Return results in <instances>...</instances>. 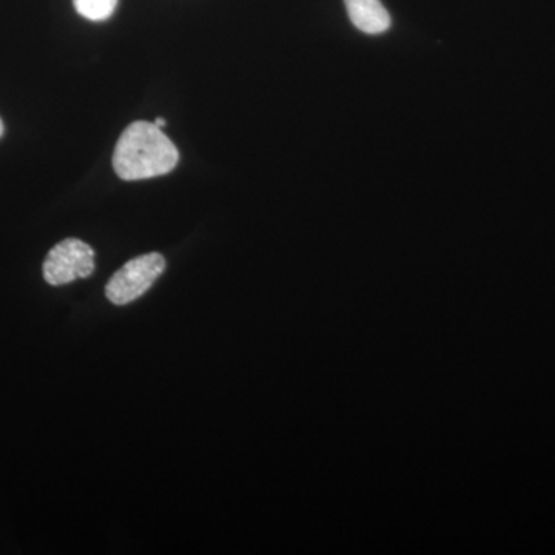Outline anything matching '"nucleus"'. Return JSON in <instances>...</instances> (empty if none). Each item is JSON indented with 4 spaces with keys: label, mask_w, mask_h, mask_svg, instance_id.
<instances>
[{
    "label": "nucleus",
    "mask_w": 555,
    "mask_h": 555,
    "mask_svg": "<svg viewBox=\"0 0 555 555\" xmlns=\"http://www.w3.org/2000/svg\"><path fill=\"white\" fill-rule=\"evenodd\" d=\"M166 270V258L160 254H145L131 259L115 273L105 287L109 302L126 306L141 298Z\"/></svg>",
    "instance_id": "2"
},
{
    "label": "nucleus",
    "mask_w": 555,
    "mask_h": 555,
    "mask_svg": "<svg viewBox=\"0 0 555 555\" xmlns=\"http://www.w3.org/2000/svg\"><path fill=\"white\" fill-rule=\"evenodd\" d=\"M350 21L358 30L366 35H382L389 30L390 14L382 0H345Z\"/></svg>",
    "instance_id": "4"
},
{
    "label": "nucleus",
    "mask_w": 555,
    "mask_h": 555,
    "mask_svg": "<svg viewBox=\"0 0 555 555\" xmlns=\"http://www.w3.org/2000/svg\"><path fill=\"white\" fill-rule=\"evenodd\" d=\"M94 250L76 238L61 241L51 248L43 262V278L51 286H64L94 272Z\"/></svg>",
    "instance_id": "3"
},
{
    "label": "nucleus",
    "mask_w": 555,
    "mask_h": 555,
    "mask_svg": "<svg viewBox=\"0 0 555 555\" xmlns=\"http://www.w3.org/2000/svg\"><path fill=\"white\" fill-rule=\"evenodd\" d=\"M3 134V122L2 119H0V137Z\"/></svg>",
    "instance_id": "7"
},
{
    "label": "nucleus",
    "mask_w": 555,
    "mask_h": 555,
    "mask_svg": "<svg viewBox=\"0 0 555 555\" xmlns=\"http://www.w3.org/2000/svg\"><path fill=\"white\" fill-rule=\"evenodd\" d=\"M178 149L155 124L138 120L120 134L113 169L124 181L163 177L177 167Z\"/></svg>",
    "instance_id": "1"
},
{
    "label": "nucleus",
    "mask_w": 555,
    "mask_h": 555,
    "mask_svg": "<svg viewBox=\"0 0 555 555\" xmlns=\"http://www.w3.org/2000/svg\"><path fill=\"white\" fill-rule=\"evenodd\" d=\"M75 9L86 20L101 22L112 17L118 0H73Z\"/></svg>",
    "instance_id": "5"
},
{
    "label": "nucleus",
    "mask_w": 555,
    "mask_h": 555,
    "mask_svg": "<svg viewBox=\"0 0 555 555\" xmlns=\"http://www.w3.org/2000/svg\"><path fill=\"white\" fill-rule=\"evenodd\" d=\"M166 124H167V120H166V119H164V118H156V119H155V126H158V127H159V129H160V127L166 126Z\"/></svg>",
    "instance_id": "6"
}]
</instances>
